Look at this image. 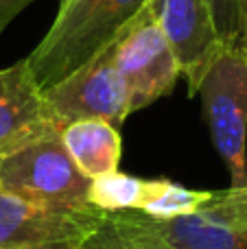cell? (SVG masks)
Segmentation results:
<instances>
[{
    "label": "cell",
    "instance_id": "cell-6",
    "mask_svg": "<svg viewBox=\"0 0 247 249\" xmlns=\"http://www.w3.org/2000/svg\"><path fill=\"white\" fill-rule=\"evenodd\" d=\"M105 212L53 208L0 188V249L81 247L99 232Z\"/></svg>",
    "mask_w": 247,
    "mask_h": 249
},
{
    "label": "cell",
    "instance_id": "cell-7",
    "mask_svg": "<svg viewBox=\"0 0 247 249\" xmlns=\"http://www.w3.org/2000/svg\"><path fill=\"white\" fill-rule=\"evenodd\" d=\"M140 219L173 249H247V186L210 190L193 214L158 221L140 212Z\"/></svg>",
    "mask_w": 247,
    "mask_h": 249
},
{
    "label": "cell",
    "instance_id": "cell-9",
    "mask_svg": "<svg viewBox=\"0 0 247 249\" xmlns=\"http://www.w3.org/2000/svg\"><path fill=\"white\" fill-rule=\"evenodd\" d=\"M59 127L29 61L20 59L0 70V155L59 131Z\"/></svg>",
    "mask_w": 247,
    "mask_h": 249
},
{
    "label": "cell",
    "instance_id": "cell-5",
    "mask_svg": "<svg viewBox=\"0 0 247 249\" xmlns=\"http://www.w3.org/2000/svg\"><path fill=\"white\" fill-rule=\"evenodd\" d=\"M42 92L59 124L99 118L116 127L131 114L129 90L114 64L109 44Z\"/></svg>",
    "mask_w": 247,
    "mask_h": 249
},
{
    "label": "cell",
    "instance_id": "cell-13",
    "mask_svg": "<svg viewBox=\"0 0 247 249\" xmlns=\"http://www.w3.org/2000/svg\"><path fill=\"white\" fill-rule=\"evenodd\" d=\"M147 193V179L125 173H107L92 177L88 186V203L101 212L138 210Z\"/></svg>",
    "mask_w": 247,
    "mask_h": 249
},
{
    "label": "cell",
    "instance_id": "cell-1",
    "mask_svg": "<svg viewBox=\"0 0 247 249\" xmlns=\"http://www.w3.org/2000/svg\"><path fill=\"white\" fill-rule=\"evenodd\" d=\"M144 0H77L59 7L53 26L26 57L42 90L72 72L142 7Z\"/></svg>",
    "mask_w": 247,
    "mask_h": 249
},
{
    "label": "cell",
    "instance_id": "cell-4",
    "mask_svg": "<svg viewBox=\"0 0 247 249\" xmlns=\"http://www.w3.org/2000/svg\"><path fill=\"white\" fill-rule=\"evenodd\" d=\"M90 179L68 155L59 131L0 155V188L53 208H90Z\"/></svg>",
    "mask_w": 247,
    "mask_h": 249
},
{
    "label": "cell",
    "instance_id": "cell-18",
    "mask_svg": "<svg viewBox=\"0 0 247 249\" xmlns=\"http://www.w3.org/2000/svg\"><path fill=\"white\" fill-rule=\"evenodd\" d=\"M72 2H77V0H64V2H61V7H66V4H72Z\"/></svg>",
    "mask_w": 247,
    "mask_h": 249
},
{
    "label": "cell",
    "instance_id": "cell-17",
    "mask_svg": "<svg viewBox=\"0 0 247 249\" xmlns=\"http://www.w3.org/2000/svg\"><path fill=\"white\" fill-rule=\"evenodd\" d=\"M29 249H90V247L81 245V247H29Z\"/></svg>",
    "mask_w": 247,
    "mask_h": 249
},
{
    "label": "cell",
    "instance_id": "cell-8",
    "mask_svg": "<svg viewBox=\"0 0 247 249\" xmlns=\"http://www.w3.org/2000/svg\"><path fill=\"white\" fill-rule=\"evenodd\" d=\"M186 79L188 96L197 94L208 66L223 48L208 0H149Z\"/></svg>",
    "mask_w": 247,
    "mask_h": 249
},
{
    "label": "cell",
    "instance_id": "cell-12",
    "mask_svg": "<svg viewBox=\"0 0 247 249\" xmlns=\"http://www.w3.org/2000/svg\"><path fill=\"white\" fill-rule=\"evenodd\" d=\"M210 199V190H193L164 179H147V193L138 212L158 221H169L197 212Z\"/></svg>",
    "mask_w": 247,
    "mask_h": 249
},
{
    "label": "cell",
    "instance_id": "cell-14",
    "mask_svg": "<svg viewBox=\"0 0 247 249\" xmlns=\"http://www.w3.org/2000/svg\"><path fill=\"white\" fill-rule=\"evenodd\" d=\"M212 24L223 46H239L241 37V0H208Z\"/></svg>",
    "mask_w": 247,
    "mask_h": 249
},
{
    "label": "cell",
    "instance_id": "cell-3",
    "mask_svg": "<svg viewBox=\"0 0 247 249\" xmlns=\"http://www.w3.org/2000/svg\"><path fill=\"white\" fill-rule=\"evenodd\" d=\"M107 44L129 90L131 114L169 96L182 77L179 61L149 0H144Z\"/></svg>",
    "mask_w": 247,
    "mask_h": 249
},
{
    "label": "cell",
    "instance_id": "cell-11",
    "mask_svg": "<svg viewBox=\"0 0 247 249\" xmlns=\"http://www.w3.org/2000/svg\"><path fill=\"white\" fill-rule=\"evenodd\" d=\"M86 245L90 249H173L147 230L138 210L105 212L103 225Z\"/></svg>",
    "mask_w": 247,
    "mask_h": 249
},
{
    "label": "cell",
    "instance_id": "cell-15",
    "mask_svg": "<svg viewBox=\"0 0 247 249\" xmlns=\"http://www.w3.org/2000/svg\"><path fill=\"white\" fill-rule=\"evenodd\" d=\"M31 2H33V0H0V35L11 24L13 18L20 11H24Z\"/></svg>",
    "mask_w": 247,
    "mask_h": 249
},
{
    "label": "cell",
    "instance_id": "cell-2",
    "mask_svg": "<svg viewBox=\"0 0 247 249\" xmlns=\"http://www.w3.org/2000/svg\"><path fill=\"white\" fill-rule=\"evenodd\" d=\"M197 94L210 138L230 173V188L247 186V53L223 46L208 66Z\"/></svg>",
    "mask_w": 247,
    "mask_h": 249
},
{
    "label": "cell",
    "instance_id": "cell-16",
    "mask_svg": "<svg viewBox=\"0 0 247 249\" xmlns=\"http://www.w3.org/2000/svg\"><path fill=\"white\" fill-rule=\"evenodd\" d=\"M239 48L247 53V0H241V37H239Z\"/></svg>",
    "mask_w": 247,
    "mask_h": 249
},
{
    "label": "cell",
    "instance_id": "cell-10",
    "mask_svg": "<svg viewBox=\"0 0 247 249\" xmlns=\"http://www.w3.org/2000/svg\"><path fill=\"white\" fill-rule=\"evenodd\" d=\"M59 138L72 162L88 179L118 171L123 142L118 129L107 121L88 118L66 123L59 127Z\"/></svg>",
    "mask_w": 247,
    "mask_h": 249
}]
</instances>
